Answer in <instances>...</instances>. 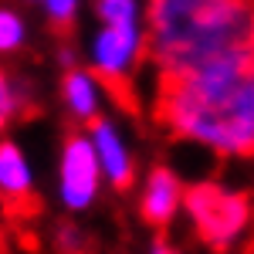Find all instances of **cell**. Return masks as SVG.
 <instances>
[{
  "instance_id": "obj_1",
  "label": "cell",
  "mask_w": 254,
  "mask_h": 254,
  "mask_svg": "<svg viewBox=\"0 0 254 254\" xmlns=\"http://www.w3.org/2000/svg\"><path fill=\"white\" fill-rule=\"evenodd\" d=\"M156 112L187 142L224 156H254V55H227L159 78Z\"/></svg>"
},
{
  "instance_id": "obj_2",
  "label": "cell",
  "mask_w": 254,
  "mask_h": 254,
  "mask_svg": "<svg viewBox=\"0 0 254 254\" xmlns=\"http://www.w3.org/2000/svg\"><path fill=\"white\" fill-rule=\"evenodd\" d=\"M146 20L159 78L227 55H254V0H149Z\"/></svg>"
},
{
  "instance_id": "obj_3",
  "label": "cell",
  "mask_w": 254,
  "mask_h": 254,
  "mask_svg": "<svg viewBox=\"0 0 254 254\" xmlns=\"http://www.w3.org/2000/svg\"><path fill=\"white\" fill-rule=\"evenodd\" d=\"M183 210L190 217L193 231L200 234V241L220 254L234 251L241 244V237L251 231L254 217L248 196L224 187V183H214V180L183 190Z\"/></svg>"
},
{
  "instance_id": "obj_4",
  "label": "cell",
  "mask_w": 254,
  "mask_h": 254,
  "mask_svg": "<svg viewBox=\"0 0 254 254\" xmlns=\"http://www.w3.org/2000/svg\"><path fill=\"white\" fill-rule=\"evenodd\" d=\"M146 51V34H142V20H116V24H102L92 44H88V61H92V75L102 85L126 88L129 75L136 71L139 58Z\"/></svg>"
},
{
  "instance_id": "obj_5",
  "label": "cell",
  "mask_w": 254,
  "mask_h": 254,
  "mask_svg": "<svg viewBox=\"0 0 254 254\" xmlns=\"http://www.w3.org/2000/svg\"><path fill=\"white\" fill-rule=\"evenodd\" d=\"M98 190H102V170L95 149L88 142V132H75L64 139L58 156V200L64 210L81 214L95 203Z\"/></svg>"
},
{
  "instance_id": "obj_6",
  "label": "cell",
  "mask_w": 254,
  "mask_h": 254,
  "mask_svg": "<svg viewBox=\"0 0 254 254\" xmlns=\"http://www.w3.org/2000/svg\"><path fill=\"white\" fill-rule=\"evenodd\" d=\"M88 142H92V149H95L102 180H105L112 190H129V187H132V176H136V166H132V149H129V142L122 139V132L116 129V122H109V119H102V116L92 119Z\"/></svg>"
},
{
  "instance_id": "obj_7",
  "label": "cell",
  "mask_w": 254,
  "mask_h": 254,
  "mask_svg": "<svg viewBox=\"0 0 254 254\" xmlns=\"http://www.w3.org/2000/svg\"><path fill=\"white\" fill-rule=\"evenodd\" d=\"M183 207V183L173 170L166 166H156L153 173L146 176L142 183V196H139V210H142V220L153 224V227H166Z\"/></svg>"
},
{
  "instance_id": "obj_8",
  "label": "cell",
  "mask_w": 254,
  "mask_h": 254,
  "mask_svg": "<svg viewBox=\"0 0 254 254\" xmlns=\"http://www.w3.org/2000/svg\"><path fill=\"white\" fill-rule=\"evenodd\" d=\"M34 187H38V176L24 146L10 136H0V200L24 203L34 196Z\"/></svg>"
},
{
  "instance_id": "obj_9",
  "label": "cell",
  "mask_w": 254,
  "mask_h": 254,
  "mask_svg": "<svg viewBox=\"0 0 254 254\" xmlns=\"http://www.w3.org/2000/svg\"><path fill=\"white\" fill-rule=\"evenodd\" d=\"M102 95H105V88H102V81L92 71L68 68L61 75V102H64L68 116L75 119V122H92V119H98Z\"/></svg>"
},
{
  "instance_id": "obj_10",
  "label": "cell",
  "mask_w": 254,
  "mask_h": 254,
  "mask_svg": "<svg viewBox=\"0 0 254 254\" xmlns=\"http://www.w3.org/2000/svg\"><path fill=\"white\" fill-rule=\"evenodd\" d=\"M24 109H27V88H24V81L14 78L7 68H0V136L17 122Z\"/></svg>"
},
{
  "instance_id": "obj_11",
  "label": "cell",
  "mask_w": 254,
  "mask_h": 254,
  "mask_svg": "<svg viewBox=\"0 0 254 254\" xmlns=\"http://www.w3.org/2000/svg\"><path fill=\"white\" fill-rule=\"evenodd\" d=\"M24 44H27V17L17 7L0 3V58L17 55Z\"/></svg>"
},
{
  "instance_id": "obj_12",
  "label": "cell",
  "mask_w": 254,
  "mask_h": 254,
  "mask_svg": "<svg viewBox=\"0 0 254 254\" xmlns=\"http://www.w3.org/2000/svg\"><path fill=\"white\" fill-rule=\"evenodd\" d=\"M44 7V17L51 27L58 31H68L75 20H78V10H81V0H41Z\"/></svg>"
},
{
  "instance_id": "obj_13",
  "label": "cell",
  "mask_w": 254,
  "mask_h": 254,
  "mask_svg": "<svg viewBox=\"0 0 254 254\" xmlns=\"http://www.w3.org/2000/svg\"><path fill=\"white\" fill-rule=\"evenodd\" d=\"M95 14L102 24L116 20H142L139 17V0H95Z\"/></svg>"
},
{
  "instance_id": "obj_14",
  "label": "cell",
  "mask_w": 254,
  "mask_h": 254,
  "mask_svg": "<svg viewBox=\"0 0 254 254\" xmlns=\"http://www.w3.org/2000/svg\"><path fill=\"white\" fill-rule=\"evenodd\" d=\"M55 244H58L61 254H78V251H81V234L75 231V227H61Z\"/></svg>"
},
{
  "instance_id": "obj_15",
  "label": "cell",
  "mask_w": 254,
  "mask_h": 254,
  "mask_svg": "<svg viewBox=\"0 0 254 254\" xmlns=\"http://www.w3.org/2000/svg\"><path fill=\"white\" fill-rule=\"evenodd\" d=\"M58 61H61V68H64V71H68V68H75V51H71V48H61Z\"/></svg>"
},
{
  "instance_id": "obj_16",
  "label": "cell",
  "mask_w": 254,
  "mask_h": 254,
  "mask_svg": "<svg viewBox=\"0 0 254 254\" xmlns=\"http://www.w3.org/2000/svg\"><path fill=\"white\" fill-rule=\"evenodd\" d=\"M149 254H180V251H176V248H170V244H156Z\"/></svg>"
},
{
  "instance_id": "obj_17",
  "label": "cell",
  "mask_w": 254,
  "mask_h": 254,
  "mask_svg": "<svg viewBox=\"0 0 254 254\" xmlns=\"http://www.w3.org/2000/svg\"><path fill=\"white\" fill-rule=\"evenodd\" d=\"M24 3H41V0H24Z\"/></svg>"
}]
</instances>
